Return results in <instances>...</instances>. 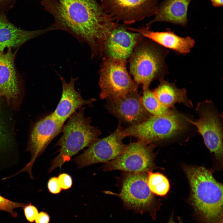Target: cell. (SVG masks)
Segmentation results:
<instances>
[{
  "label": "cell",
  "instance_id": "obj_18",
  "mask_svg": "<svg viewBox=\"0 0 223 223\" xmlns=\"http://www.w3.org/2000/svg\"><path fill=\"white\" fill-rule=\"evenodd\" d=\"M12 48L0 52V96L8 100L16 98L19 92L18 76L15 63L17 51Z\"/></svg>",
  "mask_w": 223,
  "mask_h": 223
},
{
  "label": "cell",
  "instance_id": "obj_12",
  "mask_svg": "<svg viewBox=\"0 0 223 223\" xmlns=\"http://www.w3.org/2000/svg\"><path fill=\"white\" fill-rule=\"evenodd\" d=\"M64 124L57 119L52 113L35 124L32 131L28 148L31 155V159L24 168L15 175L26 172L33 178L32 169L36 160L43 153L50 142L62 132Z\"/></svg>",
  "mask_w": 223,
  "mask_h": 223
},
{
  "label": "cell",
  "instance_id": "obj_4",
  "mask_svg": "<svg viewBox=\"0 0 223 223\" xmlns=\"http://www.w3.org/2000/svg\"><path fill=\"white\" fill-rule=\"evenodd\" d=\"M85 107L79 108L63 125V135L55 144L59 147L57 151L59 153L52 160L49 173L57 168L61 169L65 163L68 162L80 150L88 146L101 134L100 129L91 125V117L85 116Z\"/></svg>",
  "mask_w": 223,
  "mask_h": 223
},
{
  "label": "cell",
  "instance_id": "obj_31",
  "mask_svg": "<svg viewBox=\"0 0 223 223\" xmlns=\"http://www.w3.org/2000/svg\"><path fill=\"white\" fill-rule=\"evenodd\" d=\"M213 6L216 7H221L223 5V0H210Z\"/></svg>",
  "mask_w": 223,
  "mask_h": 223
},
{
  "label": "cell",
  "instance_id": "obj_22",
  "mask_svg": "<svg viewBox=\"0 0 223 223\" xmlns=\"http://www.w3.org/2000/svg\"><path fill=\"white\" fill-rule=\"evenodd\" d=\"M148 173L147 184L151 191L154 195L163 196L165 195L170 189L169 181L166 177L159 173Z\"/></svg>",
  "mask_w": 223,
  "mask_h": 223
},
{
  "label": "cell",
  "instance_id": "obj_8",
  "mask_svg": "<svg viewBox=\"0 0 223 223\" xmlns=\"http://www.w3.org/2000/svg\"><path fill=\"white\" fill-rule=\"evenodd\" d=\"M195 111L199 119H189L200 134L210 151L218 159L223 156V116L211 100L198 103Z\"/></svg>",
  "mask_w": 223,
  "mask_h": 223
},
{
  "label": "cell",
  "instance_id": "obj_11",
  "mask_svg": "<svg viewBox=\"0 0 223 223\" xmlns=\"http://www.w3.org/2000/svg\"><path fill=\"white\" fill-rule=\"evenodd\" d=\"M104 11L116 22L130 25L156 14L158 0H101Z\"/></svg>",
  "mask_w": 223,
  "mask_h": 223
},
{
  "label": "cell",
  "instance_id": "obj_27",
  "mask_svg": "<svg viewBox=\"0 0 223 223\" xmlns=\"http://www.w3.org/2000/svg\"><path fill=\"white\" fill-rule=\"evenodd\" d=\"M17 0H0V15H7Z\"/></svg>",
  "mask_w": 223,
  "mask_h": 223
},
{
  "label": "cell",
  "instance_id": "obj_26",
  "mask_svg": "<svg viewBox=\"0 0 223 223\" xmlns=\"http://www.w3.org/2000/svg\"><path fill=\"white\" fill-rule=\"evenodd\" d=\"M47 187L49 192L53 194H58L62 190L58 177L50 178L48 182Z\"/></svg>",
  "mask_w": 223,
  "mask_h": 223
},
{
  "label": "cell",
  "instance_id": "obj_13",
  "mask_svg": "<svg viewBox=\"0 0 223 223\" xmlns=\"http://www.w3.org/2000/svg\"><path fill=\"white\" fill-rule=\"evenodd\" d=\"M126 25L119 23L114 28L106 40L101 55L128 59L137 45L144 38L140 33L127 29Z\"/></svg>",
  "mask_w": 223,
  "mask_h": 223
},
{
  "label": "cell",
  "instance_id": "obj_20",
  "mask_svg": "<svg viewBox=\"0 0 223 223\" xmlns=\"http://www.w3.org/2000/svg\"><path fill=\"white\" fill-rule=\"evenodd\" d=\"M159 81V84L153 91L163 105L171 108L175 107V104L178 103L189 108H193L192 101L188 98L185 88H178L176 86V81L170 82L163 79Z\"/></svg>",
  "mask_w": 223,
  "mask_h": 223
},
{
  "label": "cell",
  "instance_id": "obj_30",
  "mask_svg": "<svg viewBox=\"0 0 223 223\" xmlns=\"http://www.w3.org/2000/svg\"><path fill=\"white\" fill-rule=\"evenodd\" d=\"M173 214L174 213L173 212L172 213L171 215L170 216L168 221L167 223H183L182 221L181 218L179 217H177V219L178 221L177 223L175 222L173 218Z\"/></svg>",
  "mask_w": 223,
  "mask_h": 223
},
{
  "label": "cell",
  "instance_id": "obj_23",
  "mask_svg": "<svg viewBox=\"0 0 223 223\" xmlns=\"http://www.w3.org/2000/svg\"><path fill=\"white\" fill-rule=\"evenodd\" d=\"M27 204L15 202L0 195V211L7 212L14 218L18 216L17 213L14 211V209L19 208H23Z\"/></svg>",
  "mask_w": 223,
  "mask_h": 223
},
{
  "label": "cell",
  "instance_id": "obj_10",
  "mask_svg": "<svg viewBox=\"0 0 223 223\" xmlns=\"http://www.w3.org/2000/svg\"><path fill=\"white\" fill-rule=\"evenodd\" d=\"M122 128L120 122L113 133L105 138H98L83 153L74 159L78 168L96 163H106L120 155L126 146L123 142L125 137L121 133Z\"/></svg>",
  "mask_w": 223,
  "mask_h": 223
},
{
  "label": "cell",
  "instance_id": "obj_24",
  "mask_svg": "<svg viewBox=\"0 0 223 223\" xmlns=\"http://www.w3.org/2000/svg\"><path fill=\"white\" fill-rule=\"evenodd\" d=\"M23 208L27 220L31 223L33 222L38 213L37 208L29 203H28Z\"/></svg>",
  "mask_w": 223,
  "mask_h": 223
},
{
  "label": "cell",
  "instance_id": "obj_21",
  "mask_svg": "<svg viewBox=\"0 0 223 223\" xmlns=\"http://www.w3.org/2000/svg\"><path fill=\"white\" fill-rule=\"evenodd\" d=\"M141 102L145 109L151 115L159 116L169 112L173 108L163 105L157 99L153 91L148 88L143 90Z\"/></svg>",
  "mask_w": 223,
  "mask_h": 223
},
{
  "label": "cell",
  "instance_id": "obj_25",
  "mask_svg": "<svg viewBox=\"0 0 223 223\" xmlns=\"http://www.w3.org/2000/svg\"><path fill=\"white\" fill-rule=\"evenodd\" d=\"M58 177L62 190H66L71 187L72 181L69 175L66 173H62L59 175Z\"/></svg>",
  "mask_w": 223,
  "mask_h": 223
},
{
  "label": "cell",
  "instance_id": "obj_14",
  "mask_svg": "<svg viewBox=\"0 0 223 223\" xmlns=\"http://www.w3.org/2000/svg\"><path fill=\"white\" fill-rule=\"evenodd\" d=\"M105 107L114 116L131 125L142 123L151 116L143 105L138 90L115 101H107Z\"/></svg>",
  "mask_w": 223,
  "mask_h": 223
},
{
  "label": "cell",
  "instance_id": "obj_2",
  "mask_svg": "<svg viewBox=\"0 0 223 223\" xmlns=\"http://www.w3.org/2000/svg\"><path fill=\"white\" fill-rule=\"evenodd\" d=\"M190 204L199 223H223V185L202 166H186Z\"/></svg>",
  "mask_w": 223,
  "mask_h": 223
},
{
  "label": "cell",
  "instance_id": "obj_17",
  "mask_svg": "<svg viewBox=\"0 0 223 223\" xmlns=\"http://www.w3.org/2000/svg\"><path fill=\"white\" fill-rule=\"evenodd\" d=\"M54 30L52 26L34 31L18 28L8 20L7 15H0V52L7 48L18 47L25 42Z\"/></svg>",
  "mask_w": 223,
  "mask_h": 223
},
{
  "label": "cell",
  "instance_id": "obj_28",
  "mask_svg": "<svg viewBox=\"0 0 223 223\" xmlns=\"http://www.w3.org/2000/svg\"><path fill=\"white\" fill-rule=\"evenodd\" d=\"M35 221L36 223H48L50 221V217L46 212H41L38 213Z\"/></svg>",
  "mask_w": 223,
  "mask_h": 223
},
{
  "label": "cell",
  "instance_id": "obj_9",
  "mask_svg": "<svg viewBox=\"0 0 223 223\" xmlns=\"http://www.w3.org/2000/svg\"><path fill=\"white\" fill-rule=\"evenodd\" d=\"M155 145L138 140L126 145L124 151L103 166L105 171L118 170L130 173L148 172L154 168Z\"/></svg>",
  "mask_w": 223,
  "mask_h": 223
},
{
  "label": "cell",
  "instance_id": "obj_1",
  "mask_svg": "<svg viewBox=\"0 0 223 223\" xmlns=\"http://www.w3.org/2000/svg\"><path fill=\"white\" fill-rule=\"evenodd\" d=\"M53 17L55 30L67 32L87 44L91 58L100 57L104 43L118 23L104 11L97 0H41Z\"/></svg>",
  "mask_w": 223,
  "mask_h": 223
},
{
  "label": "cell",
  "instance_id": "obj_15",
  "mask_svg": "<svg viewBox=\"0 0 223 223\" xmlns=\"http://www.w3.org/2000/svg\"><path fill=\"white\" fill-rule=\"evenodd\" d=\"M126 28L129 31L138 33L144 37L179 55L189 53L195 44V40L190 37L178 36L169 28L164 32H154L144 26L138 28L126 26Z\"/></svg>",
  "mask_w": 223,
  "mask_h": 223
},
{
  "label": "cell",
  "instance_id": "obj_16",
  "mask_svg": "<svg viewBox=\"0 0 223 223\" xmlns=\"http://www.w3.org/2000/svg\"><path fill=\"white\" fill-rule=\"evenodd\" d=\"M59 76L62 83L61 96L52 113L57 119L64 123L79 108L85 105H91L96 99L93 98L85 99L81 96L80 92L76 90L75 84L78 77H71L69 82L67 83L63 77Z\"/></svg>",
  "mask_w": 223,
  "mask_h": 223
},
{
  "label": "cell",
  "instance_id": "obj_6",
  "mask_svg": "<svg viewBox=\"0 0 223 223\" xmlns=\"http://www.w3.org/2000/svg\"><path fill=\"white\" fill-rule=\"evenodd\" d=\"M147 177V172H126L122 181L120 193L104 192L120 198L126 208L141 214L147 212L155 220L156 212L160 209L161 204L149 188Z\"/></svg>",
  "mask_w": 223,
  "mask_h": 223
},
{
  "label": "cell",
  "instance_id": "obj_7",
  "mask_svg": "<svg viewBox=\"0 0 223 223\" xmlns=\"http://www.w3.org/2000/svg\"><path fill=\"white\" fill-rule=\"evenodd\" d=\"M102 58L98 72L101 99L114 101L138 90V85L127 71V60L107 57Z\"/></svg>",
  "mask_w": 223,
  "mask_h": 223
},
{
  "label": "cell",
  "instance_id": "obj_19",
  "mask_svg": "<svg viewBox=\"0 0 223 223\" xmlns=\"http://www.w3.org/2000/svg\"><path fill=\"white\" fill-rule=\"evenodd\" d=\"M192 0H165L158 6L155 17L147 24L150 28L155 22H164L185 27L188 20L187 11Z\"/></svg>",
  "mask_w": 223,
  "mask_h": 223
},
{
  "label": "cell",
  "instance_id": "obj_5",
  "mask_svg": "<svg viewBox=\"0 0 223 223\" xmlns=\"http://www.w3.org/2000/svg\"><path fill=\"white\" fill-rule=\"evenodd\" d=\"M168 52L167 49L145 37L135 47L128 59L130 73L143 90L153 81L164 79L169 74L165 61Z\"/></svg>",
  "mask_w": 223,
  "mask_h": 223
},
{
  "label": "cell",
  "instance_id": "obj_3",
  "mask_svg": "<svg viewBox=\"0 0 223 223\" xmlns=\"http://www.w3.org/2000/svg\"><path fill=\"white\" fill-rule=\"evenodd\" d=\"M190 118L175 107L166 114L151 115L142 123L123 128L121 133L125 137H134L154 144L198 133L196 128L189 121Z\"/></svg>",
  "mask_w": 223,
  "mask_h": 223
},
{
  "label": "cell",
  "instance_id": "obj_29",
  "mask_svg": "<svg viewBox=\"0 0 223 223\" xmlns=\"http://www.w3.org/2000/svg\"><path fill=\"white\" fill-rule=\"evenodd\" d=\"M8 139L5 128L0 121V146L8 142Z\"/></svg>",
  "mask_w": 223,
  "mask_h": 223
}]
</instances>
